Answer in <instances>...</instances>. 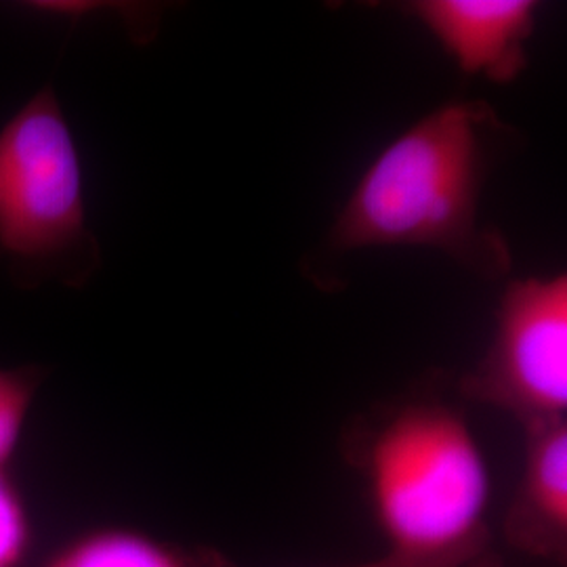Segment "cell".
Instances as JSON below:
<instances>
[{
	"label": "cell",
	"mask_w": 567,
	"mask_h": 567,
	"mask_svg": "<svg viewBox=\"0 0 567 567\" xmlns=\"http://www.w3.org/2000/svg\"><path fill=\"white\" fill-rule=\"evenodd\" d=\"M473 561V559H471ZM466 564H458V561H425V559H412V557H404V555H395V553H386L385 557L377 559V561H368V564H360V566L349 567H465Z\"/></svg>",
	"instance_id": "cell-10"
},
{
	"label": "cell",
	"mask_w": 567,
	"mask_h": 567,
	"mask_svg": "<svg viewBox=\"0 0 567 567\" xmlns=\"http://www.w3.org/2000/svg\"><path fill=\"white\" fill-rule=\"evenodd\" d=\"M365 471L389 553L468 564L486 550V456L452 408L414 404L374 435Z\"/></svg>",
	"instance_id": "cell-2"
},
{
	"label": "cell",
	"mask_w": 567,
	"mask_h": 567,
	"mask_svg": "<svg viewBox=\"0 0 567 567\" xmlns=\"http://www.w3.org/2000/svg\"><path fill=\"white\" fill-rule=\"evenodd\" d=\"M86 236L79 147L53 89H42L0 128V248L47 259Z\"/></svg>",
	"instance_id": "cell-3"
},
{
	"label": "cell",
	"mask_w": 567,
	"mask_h": 567,
	"mask_svg": "<svg viewBox=\"0 0 567 567\" xmlns=\"http://www.w3.org/2000/svg\"><path fill=\"white\" fill-rule=\"evenodd\" d=\"M34 393L37 379L32 372L0 370V468H7L20 446Z\"/></svg>",
	"instance_id": "cell-8"
},
{
	"label": "cell",
	"mask_w": 567,
	"mask_h": 567,
	"mask_svg": "<svg viewBox=\"0 0 567 567\" xmlns=\"http://www.w3.org/2000/svg\"><path fill=\"white\" fill-rule=\"evenodd\" d=\"M32 517L25 498L0 468V567H23L32 548Z\"/></svg>",
	"instance_id": "cell-9"
},
{
	"label": "cell",
	"mask_w": 567,
	"mask_h": 567,
	"mask_svg": "<svg viewBox=\"0 0 567 567\" xmlns=\"http://www.w3.org/2000/svg\"><path fill=\"white\" fill-rule=\"evenodd\" d=\"M42 567H224L203 553L156 540L140 529L97 527L58 548Z\"/></svg>",
	"instance_id": "cell-7"
},
{
	"label": "cell",
	"mask_w": 567,
	"mask_h": 567,
	"mask_svg": "<svg viewBox=\"0 0 567 567\" xmlns=\"http://www.w3.org/2000/svg\"><path fill=\"white\" fill-rule=\"evenodd\" d=\"M408 11L468 76L511 82L526 70L534 0H419Z\"/></svg>",
	"instance_id": "cell-5"
},
{
	"label": "cell",
	"mask_w": 567,
	"mask_h": 567,
	"mask_svg": "<svg viewBox=\"0 0 567 567\" xmlns=\"http://www.w3.org/2000/svg\"><path fill=\"white\" fill-rule=\"evenodd\" d=\"M494 126L496 116L482 102L444 103L410 124L362 173L330 244L339 250L431 248L477 274H505L507 243L480 219Z\"/></svg>",
	"instance_id": "cell-1"
},
{
	"label": "cell",
	"mask_w": 567,
	"mask_h": 567,
	"mask_svg": "<svg viewBox=\"0 0 567 567\" xmlns=\"http://www.w3.org/2000/svg\"><path fill=\"white\" fill-rule=\"evenodd\" d=\"M522 484L505 517L507 540L522 553L566 564V419L527 426Z\"/></svg>",
	"instance_id": "cell-6"
},
{
	"label": "cell",
	"mask_w": 567,
	"mask_h": 567,
	"mask_svg": "<svg viewBox=\"0 0 567 567\" xmlns=\"http://www.w3.org/2000/svg\"><path fill=\"white\" fill-rule=\"evenodd\" d=\"M468 400L501 408L524 426L566 419L567 276L511 282L484 360L463 381Z\"/></svg>",
	"instance_id": "cell-4"
},
{
	"label": "cell",
	"mask_w": 567,
	"mask_h": 567,
	"mask_svg": "<svg viewBox=\"0 0 567 567\" xmlns=\"http://www.w3.org/2000/svg\"><path fill=\"white\" fill-rule=\"evenodd\" d=\"M465 567H503V559L498 555H492L484 550L473 561H468Z\"/></svg>",
	"instance_id": "cell-11"
}]
</instances>
